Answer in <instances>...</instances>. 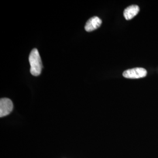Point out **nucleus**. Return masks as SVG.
I'll return each mask as SVG.
<instances>
[{
	"label": "nucleus",
	"mask_w": 158,
	"mask_h": 158,
	"mask_svg": "<svg viewBox=\"0 0 158 158\" xmlns=\"http://www.w3.org/2000/svg\"><path fill=\"white\" fill-rule=\"evenodd\" d=\"M29 61L31 65L30 72L34 76H40L42 69V63L37 49H33L30 53Z\"/></svg>",
	"instance_id": "f257e3e1"
},
{
	"label": "nucleus",
	"mask_w": 158,
	"mask_h": 158,
	"mask_svg": "<svg viewBox=\"0 0 158 158\" xmlns=\"http://www.w3.org/2000/svg\"><path fill=\"white\" fill-rule=\"evenodd\" d=\"M147 71L143 68H136L125 70L123 74L127 79H139L147 76Z\"/></svg>",
	"instance_id": "f03ea898"
},
{
	"label": "nucleus",
	"mask_w": 158,
	"mask_h": 158,
	"mask_svg": "<svg viewBox=\"0 0 158 158\" xmlns=\"http://www.w3.org/2000/svg\"><path fill=\"white\" fill-rule=\"evenodd\" d=\"M13 103L7 98H2L0 100V117H4L9 115L13 110Z\"/></svg>",
	"instance_id": "7ed1b4c3"
},
{
	"label": "nucleus",
	"mask_w": 158,
	"mask_h": 158,
	"mask_svg": "<svg viewBox=\"0 0 158 158\" xmlns=\"http://www.w3.org/2000/svg\"><path fill=\"white\" fill-rule=\"evenodd\" d=\"M102 23V19L98 17L91 18L85 23V30L87 32H91L98 28Z\"/></svg>",
	"instance_id": "20e7f679"
},
{
	"label": "nucleus",
	"mask_w": 158,
	"mask_h": 158,
	"mask_svg": "<svg viewBox=\"0 0 158 158\" xmlns=\"http://www.w3.org/2000/svg\"><path fill=\"white\" fill-rule=\"evenodd\" d=\"M139 11V8L138 6H128L124 11V16L127 20H130L132 19L138 14Z\"/></svg>",
	"instance_id": "39448f33"
}]
</instances>
